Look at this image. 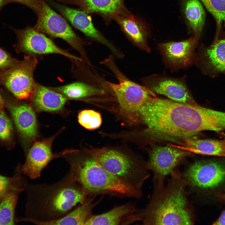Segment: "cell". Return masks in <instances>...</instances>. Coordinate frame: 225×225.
<instances>
[{
  "label": "cell",
  "instance_id": "obj_6",
  "mask_svg": "<svg viewBox=\"0 0 225 225\" xmlns=\"http://www.w3.org/2000/svg\"><path fill=\"white\" fill-rule=\"evenodd\" d=\"M109 68L116 76L118 82L106 80L108 92L114 95L123 111L130 116L137 117L139 109L147 100L151 97L156 96L154 92L129 79L115 63L111 64Z\"/></svg>",
  "mask_w": 225,
  "mask_h": 225
},
{
  "label": "cell",
  "instance_id": "obj_27",
  "mask_svg": "<svg viewBox=\"0 0 225 225\" xmlns=\"http://www.w3.org/2000/svg\"><path fill=\"white\" fill-rule=\"evenodd\" d=\"M220 25L225 22V0H201Z\"/></svg>",
  "mask_w": 225,
  "mask_h": 225
},
{
  "label": "cell",
  "instance_id": "obj_36",
  "mask_svg": "<svg viewBox=\"0 0 225 225\" xmlns=\"http://www.w3.org/2000/svg\"><path fill=\"white\" fill-rule=\"evenodd\" d=\"M112 57V56H110L109 57ZM108 58H109V57H108ZM104 61H103V62H104Z\"/></svg>",
  "mask_w": 225,
  "mask_h": 225
},
{
  "label": "cell",
  "instance_id": "obj_12",
  "mask_svg": "<svg viewBox=\"0 0 225 225\" xmlns=\"http://www.w3.org/2000/svg\"><path fill=\"white\" fill-rule=\"evenodd\" d=\"M143 85L154 92L166 96L172 100L191 105L198 104L182 80L159 75L142 78Z\"/></svg>",
  "mask_w": 225,
  "mask_h": 225
},
{
  "label": "cell",
  "instance_id": "obj_17",
  "mask_svg": "<svg viewBox=\"0 0 225 225\" xmlns=\"http://www.w3.org/2000/svg\"><path fill=\"white\" fill-rule=\"evenodd\" d=\"M9 110L17 128L25 138L32 140L37 134V123L35 112L27 104H10Z\"/></svg>",
  "mask_w": 225,
  "mask_h": 225
},
{
  "label": "cell",
  "instance_id": "obj_19",
  "mask_svg": "<svg viewBox=\"0 0 225 225\" xmlns=\"http://www.w3.org/2000/svg\"><path fill=\"white\" fill-rule=\"evenodd\" d=\"M31 98L36 109L46 112L60 110L63 107L67 100L62 94L37 84Z\"/></svg>",
  "mask_w": 225,
  "mask_h": 225
},
{
  "label": "cell",
  "instance_id": "obj_26",
  "mask_svg": "<svg viewBox=\"0 0 225 225\" xmlns=\"http://www.w3.org/2000/svg\"><path fill=\"white\" fill-rule=\"evenodd\" d=\"M78 120L83 127L89 130L99 128L102 123L100 114L92 110L86 109L81 111L78 113Z\"/></svg>",
  "mask_w": 225,
  "mask_h": 225
},
{
  "label": "cell",
  "instance_id": "obj_30",
  "mask_svg": "<svg viewBox=\"0 0 225 225\" xmlns=\"http://www.w3.org/2000/svg\"><path fill=\"white\" fill-rule=\"evenodd\" d=\"M11 179L10 178L0 175V198L8 193L10 188Z\"/></svg>",
  "mask_w": 225,
  "mask_h": 225
},
{
  "label": "cell",
  "instance_id": "obj_4",
  "mask_svg": "<svg viewBox=\"0 0 225 225\" xmlns=\"http://www.w3.org/2000/svg\"><path fill=\"white\" fill-rule=\"evenodd\" d=\"M87 152L108 172L142 192V186L149 177L146 163L107 148H93Z\"/></svg>",
  "mask_w": 225,
  "mask_h": 225
},
{
  "label": "cell",
  "instance_id": "obj_25",
  "mask_svg": "<svg viewBox=\"0 0 225 225\" xmlns=\"http://www.w3.org/2000/svg\"><path fill=\"white\" fill-rule=\"evenodd\" d=\"M18 196L17 192H8L0 203V225H13L14 209Z\"/></svg>",
  "mask_w": 225,
  "mask_h": 225
},
{
  "label": "cell",
  "instance_id": "obj_35",
  "mask_svg": "<svg viewBox=\"0 0 225 225\" xmlns=\"http://www.w3.org/2000/svg\"><path fill=\"white\" fill-rule=\"evenodd\" d=\"M7 4V0H0V10L2 7Z\"/></svg>",
  "mask_w": 225,
  "mask_h": 225
},
{
  "label": "cell",
  "instance_id": "obj_10",
  "mask_svg": "<svg viewBox=\"0 0 225 225\" xmlns=\"http://www.w3.org/2000/svg\"><path fill=\"white\" fill-rule=\"evenodd\" d=\"M182 177L192 189L212 188L225 181V168L216 161H198L188 167Z\"/></svg>",
  "mask_w": 225,
  "mask_h": 225
},
{
  "label": "cell",
  "instance_id": "obj_31",
  "mask_svg": "<svg viewBox=\"0 0 225 225\" xmlns=\"http://www.w3.org/2000/svg\"><path fill=\"white\" fill-rule=\"evenodd\" d=\"M7 4L11 2H17L24 5L32 9L34 4V0H7Z\"/></svg>",
  "mask_w": 225,
  "mask_h": 225
},
{
  "label": "cell",
  "instance_id": "obj_9",
  "mask_svg": "<svg viewBox=\"0 0 225 225\" xmlns=\"http://www.w3.org/2000/svg\"><path fill=\"white\" fill-rule=\"evenodd\" d=\"M18 38L15 45L18 52L30 54H58L74 60L83 62L82 58L73 55L58 46L42 33L28 26L23 29H13Z\"/></svg>",
  "mask_w": 225,
  "mask_h": 225
},
{
  "label": "cell",
  "instance_id": "obj_13",
  "mask_svg": "<svg viewBox=\"0 0 225 225\" xmlns=\"http://www.w3.org/2000/svg\"><path fill=\"white\" fill-rule=\"evenodd\" d=\"M53 138L35 142L28 151L26 160L21 172L31 179L40 177L42 171L54 158L64 156L69 152L65 151L54 154L51 146Z\"/></svg>",
  "mask_w": 225,
  "mask_h": 225
},
{
  "label": "cell",
  "instance_id": "obj_23",
  "mask_svg": "<svg viewBox=\"0 0 225 225\" xmlns=\"http://www.w3.org/2000/svg\"><path fill=\"white\" fill-rule=\"evenodd\" d=\"M183 11L188 24L194 33L200 34L205 19L203 7L199 0H182Z\"/></svg>",
  "mask_w": 225,
  "mask_h": 225
},
{
  "label": "cell",
  "instance_id": "obj_20",
  "mask_svg": "<svg viewBox=\"0 0 225 225\" xmlns=\"http://www.w3.org/2000/svg\"><path fill=\"white\" fill-rule=\"evenodd\" d=\"M169 145L196 154L225 157L224 140L190 138L181 142L178 145Z\"/></svg>",
  "mask_w": 225,
  "mask_h": 225
},
{
  "label": "cell",
  "instance_id": "obj_3",
  "mask_svg": "<svg viewBox=\"0 0 225 225\" xmlns=\"http://www.w3.org/2000/svg\"><path fill=\"white\" fill-rule=\"evenodd\" d=\"M89 156H66L70 166L69 171L87 196L107 194L120 198L142 197V192L108 172Z\"/></svg>",
  "mask_w": 225,
  "mask_h": 225
},
{
  "label": "cell",
  "instance_id": "obj_8",
  "mask_svg": "<svg viewBox=\"0 0 225 225\" xmlns=\"http://www.w3.org/2000/svg\"><path fill=\"white\" fill-rule=\"evenodd\" d=\"M191 154L169 145L153 148L149 152V160L146 164L148 169L153 173L154 183L164 184L166 178L178 169L182 160Z\"/></svg>",
  "mask_w": 225,
  "mask_h": 225
},
{
  "label": "cell",
  "instance_id": "obj_29",
  "mask_svg": "<svg viewBox=\"0 0 225 225\" xmlns=\"http://www.w3.org/2000/svg\"><path fill=\"white\" fill-rule=\"evenodd\" d=\"M19 61L12 57L8 53L0 48V70H2L12 67Z\"/></svg>",
  "mask_w": 225,
  "mask_h": 225
},
{
  "label": "cell",
  "instance_id": "obj_15",
  "mask_svg": "<svg viewBox=\"0 0 225 225\" xmlns=\"http://www.w3.org/2000/svg\"><path fill=\"white\" fill-rule=\"evenodd\" d=\"M199 36L196 33L186 40L161 43L158 45V48L165 59L170 65L185 67L192 62Z\"/></svg>",
  "mask_w": 225,
  "mask_h": 225
},
{
  "label": "cell",
  "instance_id": "obj_22",
  "mask_svg": "<svg viewBox=\"0 0 225 225\" xmlns=\"http://www.w3.org/2000/svg\"><path fill=\"white\" fill-rule=\"evenodd\" d=\"M56 91L65 96L72 99H79L105 95L106 91L103 88L90 83L74 82L54 88Z\"/></svg>",
  "mask_w": 225,
  "mask_h": 225
},
{
  "label": "cell",
  "instance_id": "obj_34",
  "mask_svg": "<svg viewBox=\"0 0 225 225\" xmlns=\"http://www.w3.org/2000/svg\"><path fill=\"white\" fill-rule=\"evenodd\" d=\"M5 105L4 101L0 93V109H2Z\"/></svg>",
  "mask_w": 225,
  "mask_h": 225
},
{
  "label": "cell",
  "instance_id": "obj_28",
  "mask_svg": "<svg viewBox=\"0 0 225 225\" xmlns=\"http://www.w3.org/2000/svg\"><path fill=\"white\" fill-rule=\"evenodd\" d=\"M12 131L13 126L10 120L2 109H0V139L4 141L9 140Z\"/></svg>",
  "mask_w": 225,
  "mask_h": 225
},
{
  "label": "cell",
  "instance_id": "obj_11",
  "mask_svg": "<svg viewBox=\"0 0 225 225\" xmlns=\"http://www.w3.org/2000/svg\"><path fill=\"white\" fill-rule=\"evenodd\" d=\"M52 4L61 14L76 28L88 38L107 47L114 58L121 59L124 57L122 52L107 39L94 26L91 17L81 9L72 8L52 2Z\"/></svg>",
  "mask_w": 225,
  "mask_h": 225
},
{
  "label": "cell",
  "instance_id": "obj_18",
  "mask_svg": "<svg viewBox=\"0 0 225 225\" xmlns=\"http://www.w3.org/2000/svg\"><path fill=\"white\" fill-rule=\"evenodd\" d=\"M130 203L118 206L101 214L92 215L85 225H128L132 216L138 211Z\"/></svg>",
  "mask_w": 225,
  "mask_h": 225
},
{
  "label": "cell",
  "instance_id": "obj_5",
  "mask_svg": "<svg viewBox=\"0 0 225 225\" xmlns=\"http://www.w3.org/2000/svg\"><path fill=\"white\" fill-rule=\"evenodd\" d=\"M37 21L33 27L36 31L65 41L80 54L84 62H91L84 48L85 41L73 31L66 20L54 11L45 0H34L32 9Z\"/></svg>",
  "mask_w": 225,
  "mask_h": 225
},
{
  "label": "cell",
  "instance_id": "obj_14",
  "mask_svg": "<svg viewBox=\"0 0 225 225\" xmlns=\"http://www.w3.org/2000/svg\"><path fill=\"white\" fill-rule=\"evenodd\" d=\"M79 7L88 13L99 15L105 24H110L117 16L127 17L132 14L125 6V0H56Z\"/></svg>",
  "mask_w": 225,
  "mask_h": 225
},
{
  "label": "cell",
  "instance_id": "obj_32",
  "mask_svg": "<svg viewBox=\"0 0 225 225\" xmlns=\"http://www.w3.org/2000/svg\"><path fill=\"white\" fill-rule=\"evenodd\" d=\"M215 225H225V210L221 214L219 218L213 224Z\"/></svg>",
  "mask_w": 225,
  "mask_h": 225
},
{
  "label": "cell",
  "instance_id": "obj_24",
  "mask_svg": "<svg viewBox=\"0 0 225 225\" xmlns=\"http://www.w3.org/2000/svg\"><path fill=\"white\" fill-rule=\"evenodd\" d=\"M206 66L217 72L225 73V39L216 41L203 52Z\"/></svg>",
  "mask_w": 225,
  "mask_h": 225
},
{
  "label": "cell",
  "instance_id": "obj_7",
  "mask_svg": "<svg viewBox=\"0 0 225 225\" xmlns=\"http://www.w3.org/2000/svg\"><path fill=\"white\" fill-rule=\"evenodd\" d=\"M37 63L35 57L25 56L14 66L0 72V84L18 99L31 98L37 84L33 75Z\"/></svg>",
  "mask_w": 225,
  "mask_h": 225
},
{
  "label": "cell",
  "instance_id": "obj_16",
  "mask_svg": "<svg viewBox=\"0 0 225 225\" xmlns=\"http://www.w3.org/2000/svg\"><path fill=\"white\" fill-rule=\"evenodd\" d=\"M113 20L133 45L147 52H150L147 41L148 33L146 26L140 18L132 14L129 17L117 16Z\"/></svg>",
  "mask_w": 225,
  "mask_h": 225
},
{
  "label": "cell",
  "instance_id": "obj_2",
  "mask_svg": "<svg viewBox=\"0 0 225 225\" xmlns=\"http://www.w3.org/2000/svg\"><path fill=\"white\" fill-rule=\"evenodd\" d=\"M28 188V217L24 220L37 225L63 217L87 198L69 171L56 182L33 184Z\"/></svg>",
  "mask_w": 225,
  "mask_h": 225
},
{
  "label": "cell",
  "instance_id": "obj_37",
  "mask_svg": "<svg viewBox=\"0 0 225 225\" xmlns=\"http://www.w3.org/2000/svg\"><path fill=\"white\" fill-rule=\"evenodd\" d=\"M224 142H225V139H224Z\"/></svg>",
  "mask_w": 225,
  "mask_h": 225
},
{
  "label": "cell",
  "instance_id": "obj_1",
  "mask_svg": "<svg viewBox=\"0 0 225 225\" xmlns=\"http://www.w3.org/2000/svg\"><path fill=\"white\" fill-rule=\"evenodd\" d=\"M167 185L154 184L153 192L145 207L135 215L144 225H192L195 215L186 190L187 182L179 168Z\"/></svg>",
  "mask_w": 225,
  "mask_h": 225
},
{
  "label": "cell",
  "instance_id": "obj_21",
  "mask_svg": "<svg viewBox=\"0 0 225 225\" xmlns=\"http://www.w3.org/2000/svg\"><path fill=\"white\" fill-rule=\"evenodd\" d=\"M95 196H89L85 202L63 217L41 225H85L92 215V210L98 202L93 203Z\"/></svg>",
  "mask_w": 225,
  "mask_h": 225
},
{
  "label": "cell",
  "instance_id": "obj_33",
  "mask_svg": "<svg viewBox=\"0 0 225 225\" xmlns=\"http://www.w3.org/2000/svg\"><path fill=\"white\" fill-rule=\"evenodd\" d=\"M217 196L218 200L225 203V191L223 193L218 194Z\"/></svg>",
  "mask_w": 225,
  "mask_h": 225
}]
</instances>
